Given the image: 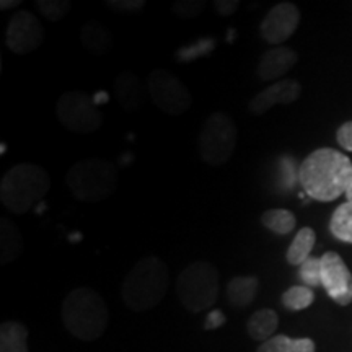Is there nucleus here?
<instances>
[{"label":"nucleus","instance_id":"22","mask_svg":"<svg viewBox=\"0 0 352 352\" xmlns=\"http://www.w3.org/2000/svg\"><path fill=\"white\" fill-rule=\"evenodd\" d=\"M315 342L310 338L292 340L285 334H277V336H272L271 340L263 342L256 352H315Z\"/></svg>","mask_w":352,"mask_h":352},{"label":"nucleus","instance_id":"13","mask_svg":"<svg viewBox=\"0 0 352 352\" xmlns=\"http://www.w3.org/2000/svg\"><path fill=\"white\" fill-rule=\"evenodd\" d=\"M300 91L302 87L297 80H290V78L279 80L264 88L258 95H254L250 100L248 111L254 114V116H263L274 104H290L297 101L298 96H300Z\"/></svg>","mask_w":352,"mask_h":352},{"label":"nucleus","instance_id":"8","mask_svg":"<svg viewBox=\"0 0 352 352\" xmlns=\"http://www.w3.org/2000/svg\"><path fill=\"white\" fill-rule=\"evenodd\" d=\"M57 120L76 134H91L103 124L96 101L85 91L72 90L60 96L56 107Z\"/></svg>","mask_w":352,"mask_h":352},{"label":"nucleus","instance_id":"33","mask_svg":"<svg viewBox=\"0 0 352 352\" xmlns=\"http://www.w3.org/2000/svg\"><path fill=\"white\" fill-rule=\"evenodd\" d=\"M16 6H21L20 0H2V2H0V8H2V10H8V8H13Z\"/></svg>","mask_w":352,"mask_h":352},{"label":"nucleus","instance_id":"34","mask_svg":"<svg viewBox=\"0 0 352 352\" xmlns=\"http://www.w3.org/2000/svg\"><path fill=\"white\" fill-rule=\"evenodd\" d=\"M346 197H347V201L352 202V183H351L349 189H347V192H346Z\"/></svg>","mask_w":352,"mask_h":352},{"label":"nucleus","instance_id":"9","mask_svg":"<svg viewBox=\"0 0 352 352\" xmlns=\"http://www.w3.org/2000/svg\"><path fill=\"white\" fill-rule=\"evenodd\" d=\"M152 103L168 116H178L192 107V95L178 77L164 69H155L147 80Z\"/></svg>","mask_w":352,"mask_h":352},{"label":"nucleus","instance_id":"15","mask_svg":"<svg viewBox=\"0 0 352 352\" xmlns=\"http://www.w3.org/2000/svg\"><path fill=\"white\" fill-rule=\"evenodd\" d=\"M298 56L287 46H276L267 50L259 59L256 74L263 82L277 80L284 77L294 65L297 64Z\"/></svg>","mask_w":352,"mask_h":352},{"label":"nucleus","instance_id":"7","mask_svg":"<svg viewBox=\"0 0 352 352\" xmlns=\"http://www.w3.org/2000/svg\"><path fill=\"white\" fill-rule=\"evenodd\" d=\"M239 140V129L228 114H209L199 134V157L206 165L222 166L230 160Z\"/></svg>","mask_w":352,"mask_h":352},{"label":"nucleus","instance_id":"31","mask_svg":"<svg viewBox=\"0 0 352 352\" xmlns=\"http://www.w3.org/2000/svg\"><path fill=\"white\" fill-rule=\"evenodd\" d=\"M214 7L220 16L227 19L239 10L240 0H214Z\"/></svg>","mask_w":352,"mask_h":352},{"label":"nucleus","instance_id":"2","mask_svg":"<svg viewBox=\"0 0 352 352\" xmlns=\"http://www.w3.org/2000/svg\"><path fill=\"white\" fill-rule=\"evenodd\" d=\"M60 315L67 331L82 341L100 340L109 323L107 302L91 287L70 290L63 302Z\"/></svg>","mask_w":352,"mask_h":352},{"label":"nucleus","instance_id":"11","mask_svg":"<svg viewBox=\"0 0 352 352\" xmlns=\"http://www.w3.org/2000/svg\"><path fill=\"white\" fill-rule=\"evenodd\" d=\"M298 23H300V12L296 3L280 2L266 13L259 25V34L267 44H272L274 47L283 46L296 33Z\"/></svg>","mask_w":352,"mask_h":352},{"label":"nucleus","instance_id":"29","mask_svg":"<svg viewBox=\"0 0 352 352\" xmlns=\"http://www.w3.org/2000/svg\"><path fill=\"white\" fill-rule=\"evenodd\" d=\"M109 10L120 13V15H132L138 13L145 7L144 0H109L104 3Z\"/></svg>","mask_w":352,"mask_h":352},{"label":"nucleus","instance_id":"24","mask_svg":"<svg viewBox=\"0 0 352 352\" xmlns=\"http://www.w3.org/2000/svg\"><path fill=\"white\" fill-rule=\"evenodd\" d=\"M264 228L276 233V235H289L297 226V219L294 212L287 209H270L261 215Z\"/></svg>","mask_w":352,"mask_h":352},{"label":"nucleus","instance_id":"21","mask_svg":"<svg viewBox=\"0 0 352 352\" xmlns=\"http://www.w3.org/2000/svg\"><path fill=\"white\" fill-rule=\"evenodd\" d=\"M28 329L19 321H3L0 324V352H28Z\"/></svg>","mask_w":352,"mask_h":352},{"label":"nucleus","instance_id":"10","mask_svg":"<svg viewBox=\"0 0 352 352\" xmlns=\"http://www.w3.org/2000/svg\"><path fill=\"white\" fill-rule=\"evenodd\" d=\"M44 38H46V32L38 16L28 10L13 13L6 33L8 51H12L13 54H28L41 46Z\"/></svg>","mask_w":352,"mask_h":352},{"label":"nucleus","instance_id":"1","mask_svg":"<svg viewBox=\"0 0 352 352\" xmlns=\"http://www.w3.org/2000/svg\"><path fill=\"white\" fill-rule=\"evenodd\" d=\"M298 182L311 199L331 202L346 195L352 183V162L340 151L316 148L300 164Z\"/></svg>","mask_w":352,"mask_h":352},{"label":"nucleus","instance_id":"6","mask_svg":"<svg viewBox=\"0 0 352 352\" xmlns=\"http://www.w3.org/2000/svg\"><path fill=\"white\" fill-rule=\"evenodd\" d=\"M220 276L217 267L208 261H195L179 272L176 294L179 302L191 314L214 307L219 298Z\"/></svg>","mask_w":352,"mask_h":352},{"label":"nucleus","instance_id":"27","mask_svg":"<svg viewBox=\"0 0 352 352\" xmlns=\"http://www.w3.org/2000/svg\"><path fill=\"white\" fill-rule=\"evenodd\" d=\"M298 277L307 287H318L321 285V258L310 256L298 267Z\"/></svg>","mask_w":352,"mask_h":352},{"label":"nucleus","instance_id":"32","mask_svg":"<svg viewBox=\"0 0 352 352\" xmlns=\"http://www.w3.org/2000/svg\"><path fill=\"white\" fill-rule=\"evenodd\" d=\"M226 321H227L226 315H223L220 310H217V308H214V310H210L208 316H206L204 329H217L220 327H223Z\"/></svg>","mask_w":352,"mask_h":352},{"label":"nucleus","instance_id":"25","mask_svg":"<svg viewBox=\"0 0 352 352\" xmlns=\"http://www.w3.org/2000/svg\"><path fill=\"white\" fill-rule=\"evenodd\" d=\"M315 294L307 285H294L283 294V305L290 311L305 310L314 303Z\"/></svg>","mask_w":352,"mask_h":352},{"label":"nucleus","instance_id":"14","mask_svg":"<svg viewBox=\"0 0 352 352\" xmlns=\"http://www.w3.org/2000/svg\"><path fill=\"white\" fill-rule=\"evenodd\" d=\"M113 94L121 109L126 113H134L144 107L148 90L138 74L121 72L113 82Z\"/></svg>","mask_w":352,"mask_h":352},{"label":"nucleus","instance_id":"20","mask_svg":"<svg viewBox=\"0 0 352 352\" xmlns=\"http://www.w3.org/2000/svg\"><path fill=\"white\" fill-rule=\"evenodd\" d=\"M316 241V233L311 227H303L296 233L292 243L289 245L285 259L290 266L300 267L303 263L310 258L311 250H314Z\"/></svg>","mask_w":352,"mask_h":352},{"label":"nucleus","instance_id":"18","mask_svg":"<svg viewBox=\"0 0 352 352\" xmlns=\"http://www.w3.org/2000/svg\"><path fill=\"white\" fill-rule=\"evenodd\" d=\"M23 253L21 233L10 219H0V263L10 264Z\"/></svg>","mask_w":352,"mask_h":352},{"label":"nucleus","instance_id":"16","mask_svg":"<svg viewBox=\"0 0 352 352\" xmlns=\"http://www.w3.org/2000/svg\"><path fill=\"white\" fill-rule=\"evenodd\" d=\"M259 280L256 276H236L228 280L226 298L228 305L235 310H245L254 302L258 294Z\"/></svg>","mask_w":352,"mask_h":352},{"label":"nucleus","instance_id":"23","mask_svg":"<svg viewBox=\"0 0 352 352\" xmlns=\"http://www.w3.org/2000/svg\"><path fill=\"white\" fill-rule=\"evenodd\" d=\"M329 232L336 240L352 245V202L338 206L329 220Z\"/></svg>","mask_w":352,"mask_h":352},{"label":"nucleus","instance_id":"28","mask_svg":"<svg viewBox=\"0 0 352 352\" xmlns=\"http://www.w3.org/2000/svg\"><path fill=\"white\" fill-rule=\"evenodd\" d=\"M206 10L204 0H182L171 6V13L179 20H195Z\"/></svg>","mask_w":352,"mask_h":352},{"label":"nucleus","instance_id":"3","mask_svg":"<svg viewBox=\"0 0 352 352\" xmlns=\"http://www.w3.org/2000/svg\"><path fill=\"white\" fill-rule=\"evenodd\" d=\"M168 267L151 254L134 264L121 285V297L132 311H148L164 300L168 289Z\"/></svg>","mask_w":352,"mask_h":352},{"label":"nucleus","instance_id":"26","mask_svg":"<svg viewBox=\"0 0 352 352\" xmlns=\"http://www.w3.org/2000/svg\"><path fill=\"white\" fill-rule=\"evenodd\" d=\"M34 6L44 19L50 21L64 20L67 13L72 10V2L69 0H36Z\"/></svg>","mask_w":352,"mask_h":352},{"label":"nucleus","instance_id":"30","mask_svg":"<svg viewBox=\"0 0 352 352\" xmlns=\"http://www.w3.org/2000/svg\"><path fill=\"white\" fill-rule=\"evenodd\" d=\"M336 140L344 151L352 152V121H347L340 126V129L336 131Z\"/></svg>","mask_w":352,"mask_h":352},{"label":"nucleus","instance_id":"17","mask_svg":"<svg viewBox=\"0 0 352 352\" xmlns=\"http://www.w3.org/2000/svg\"><path fill=\"white\" fill-rule=\"evenodd\" d=\"M80 43L87 51L95 56H107L113 47L111 32L98 21H87L82 26Z\"/></svg>","mask_w":352,"mask_h":352},{"label":"nucleus","instance_id":"4","mask_svg":"<svg viewBox=\"0 0 352 352\" xmlns=\"http://www.w3.org/2000/svg\"><path fill=\"white\" fill-rule=\"evenodd\" d=\"M51 176L36 164L12 166L0 182V201L12 214L23 215L50 192Z\"/></svg>","mask_w":352,"mask_h":352},{"label":"nucleus","instance_id":"19","mask_svg":"<svg viewBox=\"0 0 352 352\" xmlns=\"http://www.w3.org/2000/svg\"><path fill=\"white\" fill-rule=\"evenodd\" d=\"M277 327H279V316L276 311L271 308H261L250 316L246 329H248L250 338L253 341H259L263 344V342L271 340Z\"/></svg>","mask_w":352,"mask_h":352},{"label":"nucleus","instance_id":"12","mask_svg":"<svg viewBox=\"0 0 352 352\" xmlns=\"http://www.w3.org/2000/svg\"><path fill=\"white\" fill-rule=\"evenodd\" d=\"M321 285L338 305L346 307L352 302V274L338 253L328 252L321 256Z\"/></svg>","mask_w":352,"mask_h":352},{"label":"nucleus","instance_id":"5","mask_svg":"<svg viewBox=\"0 0 352 352\" xmlns=\"http://www.w3.org/2000/svg\"><path fill=\"white\" fill-rule=\"evenodd\" d=\"M65 183L77 201L94 204L114 195L118 170L108 160H82L70 166Z\"/></svg>","mask_w":352,"mask_h":352}]
</instances>
